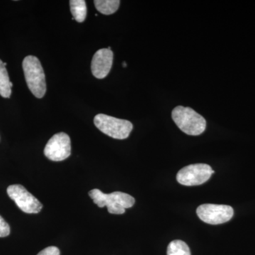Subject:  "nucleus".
Returning a JSON list of instances; mask_svg holds the SVG:
<instances>
[{
  "label": "nucleus",
  "instance_id": "1",
  "mask_svg": "<svg viewBox=\"0 0 255 255\" xmlns=\"http://www.w3.org/2000/svg\"><path fill=\"white\" fill-rule=\"evenodd\" d=\"M89 195L96 205L100 208L107 206L112 214H124L126 209H130L135 202L132 196L121 191L105 194L100 189H94L89 192Z\"/></svg>",
  "mask_w": 255,
  "mask_h": 255
},
{
  "label": "nucleus",
  "instance_id": "2",
  "mask_svg": "<svg viewBox=\"0 0 255 255\" xmlns=\"http://www.w3.org/2000/svg\"><path fill=\"white\" fill-rule=\"evenodd\" d=\"M172 118L178 128L189 135H199L205 131L206 119L190 107L178 106L172 112Z\"/></svg>",
  "mask_w": 255,
  "mask_h": 255
},
{
  "label": "nucleus",
  "instance_id": "3",
  "mask_svg": "<svg viewBox=\"0 0 255 255\" xmlns=\"http://www.w3.org/2000/svg\"><path fill=\"white\" fill-rule=\"evenodd\" d=\"M22 67L30 91L37 98H43L46 92V83L41 62L36 56L28 55L23 60Z\"/></svg>",
  "mask_w": 255,
  "mask_h": 255
},
{
  "label": "nucleus",
  "instance_id": "4",
  "mask_svg": "<svg viewBox=\"0 0 255 255\" xmlns=\"http://www.w3.org/2000/svg\"><path fill=\"white\" fill-rule=\"evenodd\" d=\"M94 123L96 127L106 135L119 140L127 138L133 128L129 121L102 114L96 116Z\"/></svg>",
  "mask_w": 255,
  "mask_h": 255
},
{
  "label": "nucleus",
  "instance_id": "5",
  "mask_svg": "<svg viewBox=\"0 0 255 255\" xmlns=\"http://www.w3.org/2000/svg\"><path fill=\"white\" fill-rule=\"evenodd\" d=\"M214 172L209 164H190L179 171L177 174V180L182 185L188 187L201 185L207 182Z\"/></svg>",
  "mask_w": 255,
  "mask_h": 255
},
{
  "label": "nucleus",
  "instance_id": "6",
  "mask_svg": "<svg viewBox=\"0 0 255 255\" xmlns=\"http://www.w3.org/2000/svg\"><path fill=\"white\" fill-rule=\"evenodd\" d=\"M7 194L14 201L23 212L26 214H38L41 211L43 205L34 196L28 192L20 184H14L7 188Z\"/></svg>",
  "mask_w": 255,
  "mask_h": 255
},
{
  "label": "nucleus",
  "instance_id": "7",
  "mask_svg": "<svg viewBox=\"0 0 255 255\" xmlns=\"http://www.w3.org/2000/svg\"><path fill=\"white\" fill-rule=\"evenodd\" d=\"M196 214L204 223L219 225L232 219L234 211L230 206L206 204L199 206L196 210Z\"/></svg>",
  "mask_w": 255,
  "mask_h": 255
},
{
  "label": "nucleus",
  "instance_id": "8",
  "mask_svg": "<svg viewBox=\"0 0 255 255\" xmlns=\"http://www.w3.org/2000/svg\"><path fill=\"white\" fill-rule=\"evenodd\" d=\"M71 154V141L68 134L59 132L55 134L48 140L44 149L46 157L55 162L68 158Z\"/></svg>",
  "mask_w": 255,
  "mask_h": 255
},
{
  "label": "nucleus",
  "instance_id": "9",
  "mask_svg": "<svg viewBox=\"0 0 255 255\" xmlns=\"http://www.w3.org/2000/svg\"><path fill=\"white\" fill-rule=\"evenodd\" d=\"M114 53L109 48L97 50L92 60V73L97 79H104L109 75L113 65Z\"/></svg>",
  "mask_w": 255,
  "mask_h": 255
},
{
  "label": "nucleus",
  "instance_id": "10",
  "mask_svg": "<svg viewBox=\"0 0 255 255\" xmlns=\"http://www.w3.org/2000/svg\"><path fill=\"white\" fill-rule=\"evenodd\" d=\"M12 85V83L10 82L4 63L0 60V95L4 98H9Z\"/></svg>",
  "mask_w": 255,
  "mask_h": 255
},
{
  "label": "nucleus",
  "instance_id": "11",
  "mask_svg": "<svg viewBox=\"0 0 255 255\" xmlns=\"http://www.w3.org/2000/svg\"><path fill=\"white\" fill-rule=\"evenodd\" d=\"M70 5L73 18L78 22H83L87 16V6L85 1L71 0L70 1Z\"/></svg>",
  "mask_w": 255,
  "mask_h": 255
},
{
  "label": "nucleus",
  "instance_id": "12",
  "mask_svg": "<svg viewBox=\"0 0 255 255\" xmlns=\"http://www.w3.org/2000/svg\"><path fill=\"white\" fill-rule=\"evenodd\" d=\"M97 9L102 14L110 15L119 9L121 1L119 0H95L94 1Z\"/></svg>",
  "mask_w": 255,
  "mask_h": 255
},
{
  "label": "nucleus",
  "instance_id": "13",
  "mask_svg": "<svg viewBox=\"0 0 255 255\" xmlns=\"http://www.w3.org/2000/svg\"><path fill=\"white\" fill-rule=\"evenodd\" d=\"M167 255H191V251L187 243L176 240L169 243Z\"/></svg>",
  "mask_w": 255,
  "mask_h": 255
},
{
  "label": "nucleus",
  "instance_id": "14",
  "mask_svg": "<svg viewBox=\"0 0 255 255\" xmlns=\"http://www.w3.org/2000/svg\"><path fill=\"white\" fill-rule=\"evenodd\" d=\"M10 234L9 224L0 216V238H5Z\"/></svg>",
  "mask_w": 255,
  "mask_h": 255
},
{
  "label": "nucleus",
  "instance_id": "15",
  "mask_svg": "<svg viewBox=\"0 0 255 255\" xmlns=\"http://www.w3.org/2000/svg\"><path fill=\"white\" fill-rule=\"evenodd\" d=\"M37 255H60V251L56 247H48Z\"/></svg>",
  "mask_w": 255,
  "mask_h": 255
},
{
  "label": "nucleus",
  "instance_id": "16",
  "mask_svg": "<svg viewBox=\"0 0 255 255\" xmlns=\"http://www.w3.org/2000/svg\"><path fill=\"white\" fill-rule=\"evenodd\" d=\"M127 63H126L125 62H124V63H123L124 68H127Z\"/></svg>",
  "mask_w": 255,
  "mask_h": 255
}]
</instances>
